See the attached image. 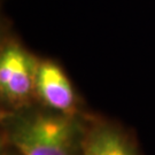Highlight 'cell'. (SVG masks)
I'll use <instances>...</instances> for the list:
<instances>
[{
    "mask_svg": "<svg viewBox=\"0 0 155 155\" xmlns=\"http://www.w3.org/2000/svg\"><path fill=\"white\" fill-rule=\"evenodd\" d=\"M81 155H143L137 139L121 124L84 114L81 122Z\"/></svg>",
    "mask_w": 155,
    "mask_h": 155,
    "instance_id": "cell-4",
    "label": "cell"
},
{
    "mask_svg": "<svg viewBox=\"0 0 155 155\" xmlns=\"http://www.w3.org/2000/svg\"><path fill=\"white\" fill-rule=\"evenodd\" d=\"M39 58L17 39L6 37L0 50V99L2 110L16 111L38 105L36 72Z\"/></svg>",
    "mask_w": 155,
    "mask_h": 155,
    "instance_id": "cell-2",
    "label": "cell"
},
{
    "mask_svg": "<svg viewBox=\"0 0 155 155\" xmlns=\"http://www.w3.org/2000/svg\"><path fill=\"white\" fill-rule=\"evenodd\" d=\"M36 98L38 105L67 116L81 117V99L64 69L52 59L38 60L36 72Z\"/></svg>",
    "mask_w": 155,
    "mask_h": 155,
    "instance_id": "cell-3",
    "label": "cell"
},
{
    "mask_svg": "<svg viewBox=\"0 0 155 155\" xmlns=\"http://www.w3.org/2000/svg\"><path fill=\"white\" fill-rule=\"evenodd\" d=\"M0 155H21L17 150H15L11 146H7V145H2L1 147V154Z\"/></svg>",
    "mask_w": 155,
    "mask_h": 155,
    "instance_id": "cell-5",
    "label": "cell"
},
{
    "mask_svg": "<svg viewBox=\"0 0 155 155\" xmlns=\"http://www.w3.org/2000/svg\"><path fill=\"white\" fill-rule=\"evenodd\" d=\"M81 122L40 105L1 110V140L21 155H81Z\"/></svg>",
    "mask_w": 155,
    "mask_h": 155,
    "instance_id": "cell-1",
    "label": "cell"
}]
</instances>
